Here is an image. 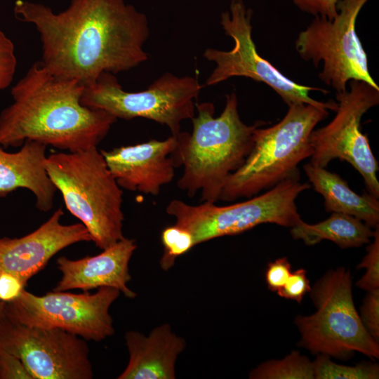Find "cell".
<instances>
[{
	"mask_svg": "<svg viewBox=\"0 0 379 379\" xmlns=\"http://www.w3.org/2000/svg\"><path fill=\"white\" fill-rule=\"evenodd\" d=\"M164 253L160 259V267L167 271L171 268L176 258L195 246L192 234L186 229L175 224L165 227L161 234Z\"/></svg>",
	"mask_w": 379,
	"mask_h": 379,
	"instance_id": "cell-23",
	"label": "cell"
},
{
	"mask_svg": "<svg viewBox=\"0 0 379 379\" xmlns=\"http://www.w3.org/2000/svg\"><path fill=\"white\" fill-rule=\"evenodd\" d=\"M5 305V302L0 301V319L4 314Z\"/></svg>",
	"mask_w": 379,
	"mask_h": 379,
	"instance_id": "cell-32",
	"label": "cell"
},
{
	"mask_svg": "<svg viewBox=\"0 0 379 379\" xmlns=\"http://www.w3.org/2000/svg\"><path fill=\"white\" fill-rule=\"evenodd\" d=\"M26 285L18 277L8 272H0V301L7 303L15 300Z\"/></svg>",
	"mask_w": 379,
	"mask_h": 379,
	"instance_id": "cell-31",
	"label": "cell"
},
{
	"mask_svg": "<svg viewBox=\"0 0 379 379\" xmlns=\"http://www.w3.org/2000/svg\"><path fill=\"white\" fill-rule=\"evenodd\" d=\"M361 309V319L371 335L379 338V288L367 291Z\"/></svg>",
	"mask_w": 379,
	"mask_h": 379,
	"instance_id": "cell-26",
	"label": "cell"
},
{
	"mask_svg": "<svg viewBox=\"0 0 379 379\" xmlns=\"http://www.w3.org/2000/svg\"><path fill=\"white\" fill-rule=\"evenodd\" d=\"M178 135L110 150H100L120 187L157 196L178 167L174 157Z\"/></svg>",
	"mask_w": 379,
	"mask_h": 379,
	"instance_id": "cell-15",
	"label": "cell"
},
{
	"mask_svg": "<svg viewBox=\"0 0 379 379\" xmlns=\"http://www.w3.org/2000/svg\"><path fill=\"white\" fill-rule=\"evenodd\" d=\"M315 379H378V364L364 362L354 366L336 364L326 354H318L312 362Z\"/></svg>",
	"mask_w": 379,
	"mask_h": 379,
	"instance_id": "cell-22",
	"label": "cell"
},
{
	"mask_svg": "<svg viewBox=\"0 0 379 379\" xmlns=\"http://www.w3.org/2000/svg\"><path fill=\"white\" fill-rule=\"evenodd\" d=\"M16 18L39 34L41 62L52 74L84 85L102 72L128 71L148 59L146 15L124 0H71L55 13L44 4L17 0Z\"/></svg>",
	"mask_w": 379,
	"mask_h": 379,
	"instance_id": "cell-1",
	"label": "cell"
},
{
	"mask_svg": "<svg viewBox=\"0 0 379 379\" xmlns=\"http://www.w3.org/2000/svg\"><path fill=\"white\" fill-rule=\"evenodd\" d=\"M46 147L30 140L15 152H8L0 145V198L24 188L32 192L40 211L52 209L57 189L45 168Z\"/></svg>",
	"mask_w": 379,
	"mask_h": 379,
	"instance_id": "cell-18",
	"label": "cell"
},
{
	"mask_svg": "<svg viewBox=\"0 0 379 379\" xmlns=\"http://www.w3.org/2000/svg\"><path fill=\"white\" fill-rule=\"evenodd\" d=\"M251 17L252 11L246 7L243 0H231L229 11L222 13L220 24L234 45L228 51L213 48L204 51V57L215 64L206 85H215L233 77H248L271 87L288 106L306 103L335 111L337 102L334 100L321 102L309 95L312 91L324 94L328 91L291 80L258 54L252 39Z\"/></svg>",
	"mask_w": 379,
	"mask_h": 379,
	"instance_id": "cell-11",
	"label": "cell"
},
{
	"mask_svg": "<svg viewBox=\"0 0 379 379\" xmlns=\"http://www.w3.org/2000/svg\"><path fill=\"white\" fill-rule=\"evenodd\" d=\"M84 84L58 77L41 61L11 88L13 102L0 113V145L22 146L35 140L60 150L97 147L117 118L83 105Z\"/></svg>",
	"mask_w": 379,
	"mask_h": 379,
	"instance_id": "cell-2",
	"label": "cell"
},
{
	"mask_svg": "<svg viewBox=\"0 0 379 379\" xmlns=\"http://www.w3.org/2000/svg\"><path fill=\"white\" fill-rule=\"evenodd\" d=\"M302 11L314 16H322L333 20L338 14L339 0H291Z\"/></svg>",
	"mask_w": 379,
	"mask_h": 379,
	"instance_id": "cell-30",
	"label": "cell"
},
{
	"mask_svg": "<svg viewBox=\"0 0 379 379\" xmlns=\"http://www.w3.org/2000/svg\"><path fill=\"white\" fill-rule=\"evenodd\" d=\"M348 84L349 89L335 93L334 118L310 135V163L322 168L334 159L350 163L361 175L368 192L378 199V163L361 131V121L368 110L378 105L379 88L359 80Z\"/></svg>",
	"mask_w": 379,
	"mask_h": 379,
	"instance_id": "cell-10",
	"label": "cell"
},
{
	"mask_svg": "<svg viewBox=\"0 0 379 379\" xmlns=\"http://www.w3.org/2000/svg\"><path fill=\"white\" fill-rule=\"evenodd\" d=\"M373 242L366 248L367 253L358 264L357 270L365 268L366 272L356 286L366 291L379 288V228L373 232Z\"/></svg>",
	"mask_w": 379,
	"mask_h": 379,
	"instance_id": "cell-24",
	"label": "cell"
},
{
	"mask_svg": "<svg viewBox=\"0 0 379 379\" xmlns=\"http://www.w3.org/2000/svg\"><path fill=\"white\" fill-rule=\"evenodd\" d=\"M373 232L363 221L341 213H332L325 220L312 225L301 220L290 230L294 239H300L307 246L329 240L341 248L359 247L368 243Z\"/></svg>",
	"mask_w": 379,
	"mask_h": 379,
	"instance_id": "cell-20",
	"label": "cell"
},
{
	"mask_svg": "<svg viewBox=\"0 0 379 379\" xmlns=\"http://www.w3.org/2000/svg\"><path fill=\"white\" fill-rule=\"evenodd\" d=\"M251 379H314L313 364L298 351L281 359L267 361L253 369Z\"/></svg>",
	"mask_w": 379,
	"mask_h": 379,
	"instance_id": "cell-21",
	"label": "cell"
},
{
	"mask_svg": "<svg viewBox=\"0 0 379 379\" xmlns=\"http://www.w3.org/2000/svg\"><path fill=\"white\" fill-rule=\"evenodd\" d=\"M368 0H339L333 20L314 16L298 34L295 47L315 67L323 62L319 78L336 93L345 91L351 80L363 81L379 88L369 73L368 58L356 33L357 16Z\"/></svg>",
	"mask_w": 379,
	"mask_h": 379,
	"instance_id": "cell-9",
	"label": "cell"
},
{
	"mask_svg": "<svg viewBox=\"0 0 379 379\" xmlns=\"http://www.w3.org/2000/svg\"><path fill=\"white\" fill-rule=\"evenodd\" d=\"M291 274V265L287 258H279L269 262L265 272L267 288L277 292L284 285Z\"/></svg>",
	"mask_w": 379,
	"mask_h": 379,
	"instance_id": "cell-28",
	"label": "cell"
},
{
	"mask_svg": "<svg viewBox=\"0 0 379 379\" xmlns=\"http://www.w3.org/2000/svg\"><path fill=\"white\" fill-rule=\"evenodd\" d=\"M137 248L135 240L124 237L94 256L71 260L65 256L57 260L62 277L53 291L81 289L88 291L100 287L118 289L128 298L136 293L128 287L131 280L129 262Z\"/></svg>",
	"mask_w": 379,
	"mask_h": 379,
	"instance_id": "cell-16",
	"label": "cell"
},
{
	"mask_svg": "<svg viewBox=\"0 0 379 379\" xmlns=\"http://www.w3.org/2000/svg\"><path fill=\"white\" fill-rule=\"evenodd\" d=\"M311 185L300 182V174L291 176L265 193L228 206L204 201L190 205L173 199L166 213L175 224L188 230L197 246L215 238L235 235L263 223L292 227L300 220L295 199Z\"/></svg>",
	"mask_w": 379,
	"mask_h": 379,
	"instance_id": "cell-7",
	"label": "cell"
},
{
	"mask_svg": "<svg viewBox=\"0 0 379 379\" xmlns=\"http://www.w3.org/2000/svg\"><path fill=\"white\" fill-rule=\"evenodd\" d=\"M201 88L196 78L166 72L146 90L128 92L124 90L114 74L102 72L95 81L84 85L81 102L117 119L152 120L166 126L172 135H178L182 121L194 117V100Z\"/></svg>",
	"mask_w": 379,
	"mask_h": 379,
	"instance_id": "cell-8",
	"label": "cell"
},
{
	"mask_svg": "<svg viewBox=\"0 0 379 379\" xmlns=\"http://www.w3.org/2000/svg\"><path fill=\"white\" fill-rule=\"evenodd\" d=\"M44 165L66 208L98 248L105 249L125 237L123 191L97 147L53 153Z\"/></svg>",
	"mask_w": 379,
	"mask_h": 379,
	"instance_id": "cell-4",
	"label": "cell"
},
{
	"mask_svg": "<svg viewBox=\"0 0 379 379\" xmlns=\"http://www.w3.org/2000/svg\"><path fill=\"white\" fill-rule=\"evenodd\" d=\"M311 286L305 269H298L291 272L284 285L277 291L279 296L293 300L300 303L306 293H310Z\"/></svg>",
	"mask_w": 379,
	"mask_h": 379,
	"instance_id": "cell-27",
	"label": "cell"
},
{
	"mask_svg": "<svg viewBox=\"0 0 379 379\" xmlns=\"http://www.w3.org/2000/svg\"><path fill=\"white\" fill-rule=\"evenodd\" d=\"M197 116L192 119V132H180L175 157L183 173L178 187L189 197L201 192L202 202L215 203L229 175L244 163L253 144L256 128L265 124H244L238 112L234 92L227 95L218 117L211 102L195 103Z\"/></svg>",
	"mask_w": 379,
	"mask_h": 379,
	"instance_id": "cell-3",
	"label": "cell"
},
{
	"mask_svg": "<svg viewBox=\"0 0 379 379\" xmlns=\"http://www.w3.org/2000/svg\"><path fill=\"white\" fill-rule=\"evenodd\" d=\"M0 379H33V378L18 357L0 350Z\"/></svg>",
	"mask_w": 379,
	"mask_h": 379,
	"instance_id": "cell-29",
	"label": "cell"
},
{
	"mask_svg": "<svg viewBox=\"0 0 379 379\" xmlns=\"http://www.w3.org/2000/svg\"><path fill=\"white\" fill-rule=\"evenodd\" d=\"M317 311L298 314L295 324L300 333L299 345L312 354L347 359L355 352L371 359L379 358V345L368 333L352 298L350 270L328 271L311 288Z\"/></svg>",
	"mask_w": 379,
	"mask_h": 379,
	"instance_id": "cell-6",
	"label": "cell"
},
{
	"mask_svg": "<svg viewBox=\"0 0 379 379\" xmlns=\"http://www.w3.org/2000/svg\"><path fill=\"white\" fill-rule=\"evenodd\" d=\"M63 214L58 208L33 232L19 238L0 237V272L13 274L27 284L61 250L91 241L81 222L62 224Z\"/></svg>",
	"mask_w": 379,
	"mask_h": 379,
	"instance_id": "cell-14",
	"label": "cell"
},
{
	"mask_svg": "<svg viewBox=\"0 0 379 379\" xmlns=\"http://www.w3.org/2000/svg\"><path fill=\"white\" fill-rule=\"evenodd\" d=\"M328 114L325 107L295 103L288 106L284 117L275 125L256 128L250 152L226 180L219 200L251 198L300 174L298 164L312 154L310 135Z\"/></svg>",
	"mask_w": 379,
	"mask_h": 379,
	"instance_id": "cell-5",
	"label": "cell"
},
{
	"mask_svg": "<svg viewBox=\"0 0 379 379\" xmlns=\"http://www.w3.org/2000/svg\"><path fill=\"white\" fill-rule=\"evenodd\" d=\"M0 350L18 357L33 379H91L93 366L85 340L59 328L0 319Z\"/></svg>",
	"mask_w": 379,
	"mask_h": 379,
	"instance_id": "cell-13",
	"label": "cell"
},
{
	"mask_svg": "<svg viewBox=\"0 0 379 379\" xmlns=\"http://www.w3.org/2000/svg\"><path fill=\"white\" fill-rule=\"evenodd\" d=\"M17 66L13 41L0 30V91L8 87Z\"/></svg>",
	"mask_w": 379,
	"mask_h": 379,
	"instance_id": "cell-25",
	"label": "cell"
},
{
	"mask_svg": "<svg viewBox=\"0 0 379 379\" xmlns=\"http://www.w3.org/2000/svg\"><path fill=\"white\" fill-rule=\"evenodd\" d=\"M120 293L114 288L100 287L94 293L53 291L36 295L25 288L15 300L6 303L4 313L23 325L59 328L85 340L100 342L114 333L109 308Z\"/></svg>",
	"mask_w": 379,
	"mask_h": 379,
	"instance_id": "cell-12",
	"label": "cell"
},
{
	"mask_svg": "<svg viewBox=\"0 0 379 379\" xmlns=\"http://www.w3.org/2000/svg\"><path fill=\"white\" fill-rule=\"evenodd\" d=\"M124 338L129 360L118 379L175 378V363L186 341L168 324L154 328L147 335L129 331Z\"/></svg>",
	"mask_w": 379,
	"mask_h": 379,
	"instance_id": "cell-17",
	"label": "cell"
},
{
	"mask_svg": "<svg viewBox=\"0 0 379 379\" xmlns=\"http://www.w3.org/2000/svg\"><path fill=\"white\" fill-rule=\"evenodd\" d=\"M304 171L314 190L324 197L327 212L352 215L372 228L379 226L378 199L368 192L357 194L339 175L326 168L308 163L304 166Z\"/></svg>",
	"mask_w": 379,
	"mask_h": 379,
	"instance_id": "cell-19",
	"label": "cell"
}]
</instances>
